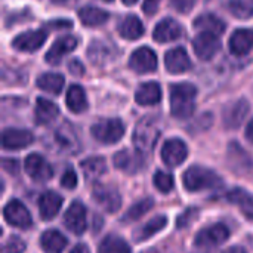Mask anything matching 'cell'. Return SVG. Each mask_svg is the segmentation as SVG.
Instances as JSON below:
<instances>
[{
  "label": "cell",
  "mask_w": 253,
  "mask_h": 253,
  "mask_svg": "<svg viewBox=\"0 0 253 253\" xmlns=\"http://www.w3.org/2000/svg\"><path fill=\"white\" fill-rule=\"evenodd\" d=\"M3 169L9 173H13L16 175L18 173V169H19V165L15 159H3Z\"/></svg>",
  "instance_id": "f6af8a7d"
},
{
  "label": "cell",
  "mask_w": 253,
  "mask_h": 253,
  "mask_svg": "<svg viewBox=\"0 0 253 253\" xmlns=\"http://www.w3.org/2000/svg\"><path fill=\"white\" fill-rule=\"evenodd\" d=\"M153 206H154L153 199H144V200L135 203L132 208H129L127 212L123 215L122 221H123L125 224H126V222H132V221H138V219L142 218L147 212H150Z\"/></svg>",
  "instance_id": "e575fe53"
},
{
  "label": "cell",
  "mask_w": 253,
  "mask_h": 253,
  "mask_svg": "<svg viewBox=\"0 0 253 253\" xmlns=\"http://www.w3.org/2000/svg\"><path fill=\"white\" fill-rule=\"evenodd\" d=\"M77 46V39L74 36H64L61 39H58L49 49V52L46 53V62L52 64V65H56L61 62V59L73 52Z\"/></svg>",
  "instance_id": "d6986e66"
},
{
  "label": "cell",
  "mask_w": 253,
  "mask_h": 253,
  "mask_svg": "<svg viewBox=\"0 0 253 253\" xmlns=\"http://www.w3.org/2000/svg\"><path fill=\"white\" fill-rule=\"evenodd\" d=\"M65 104L71 113H76V114L83 113L87 108V98H86L84 89L79 84H73L67 92Z\"/></svg>",
  "instance_id": "83f0119b"
},
{
  "label": "cell",
  "mask_w": 253,
  "mask_h": 253,
  "mask_svg": "<svg viewBox=\"0 0 253 253\" xmlns=\"http://www.w3.org/2000/svg\"><path fill=\"white\" fill-rule=\"evenodd\" d=\"M68 240L58 230H47L40 237V246L46 253H62Z\"/></svg>",
  "instance_id": "d4e9b609"
},
{
  "label": "cell",
  "mask_w": 253,
  "mask_h": 253,
  "mask_svg": "<svg viewBox=\"0 0 253 253\" xmlns=\"http://www.w3.org/2000/svg\"><path fill=\"white\" fill-rule=\"evenodd\" d=\"M99 253H132L130 246L127 245V242L119 236L110 234L107 236L98 248Z\"/></svg>",
  "instance_id": "836d02e7"
},
{
  "label": "cell",
  "mask_w": 253,
  "mask_h": 253,
  "mask_svg": "<svg viewBox=\"0 0 253 253\" xmlns=\"http://www.w3.org/2000/svg\"><path fill=\"white\" fill-rule=\"evenodd\" d=\"M193 47H194L196 55L200 59L209 61V59H212L219 52V49H221V40L213 33H200L193 40Z\"/></svg>",
  "instance_id": "9c48e42d"
},
{
  "label": "cell",
  "mask_w": 253,
  "mask_h": 253,
  "mask_svg": "<svg viewBox=\"0 0 253 253\" xmlns=\"http://www.w3.org/2000/svg\"><path fill=\"white\" fill-rule=\"evenodd\" d=\"M64 225L74 234L82 236L87 228V219H86V208L80 202L71 203V206L67 209L64 215Z\"/></svg>",
  "instance_id": "4fadbf2b"
},
{
  "label": "cell",
  "mask_w": 253,
  "mask_h": 253,
  "mask_svg": "<svg viewBox=\"0 0 253 253\" xmlns=\"http://www.w3.org/2000/svg\"><path fill=\"white\" fill-rule=\"evenodd\" d=\"M222 253H248L243 248H239V246H234V248H230V249H227L225 252Z\"/></svg>",
  "instance_id": "681fc988"
},
{
  "label": "cell",
  "mask_w": 253,
  "mask_h": 253,
  "mask_svg": "<svg viewBox=\"0 0 253 253\" xmlns=\"http://www.w3.org/2000/svg\"><path fill=\"white\" fill-rule=\"evenodd\" d=\"M122 1H123V3H125L126 6H130V4H135V3H136L138 0H122Z\"/></svg>",
  "instance_id": "f907efd6"
},
{
  "label": "cell",
  "mask_w": 253,
  "mask_h": 253,
  "mask_svg": "<svg viewBox=\"0 0 253 253\" xmlns=\"http://www.w3.org/2000/svg\"><path fill=\"white\" fill-rule=\"evenodd\" d=\"M102 1H108V3H111L113 0H102Z\"/></svg>",
  "instance_id": "816d5d0a"
},
{
  "label": "cell",
  "mask_w": 253,
  "mask_h": 253,
  "mask_svg": "<svg viewBox=\"0 0 253 253\" xmlns=\"http://www.w3.org/2000/svg\"><path fill=\"white\" fill-rule=\"evenodd\" d=\"M53 144L59 153H65V154H73L79 150V141L76 138V133L73 127L68 126L58 127L53 132Z\"/></svg>",
  "instance_id": "ffe728a7"
},
{
  "label": "cell",
  "mask_w": 253,
  "mask_h": 253,
  "mask_svg": "<svg viewBox=\"0 0 253 253\" xmlns=\"http://www.w3.org/2000/svg\"><path fill=\"white\" fill-rule=\"evenodd\" d=\"M47 39L46 30H33L18 34L12 40V46L19 52H36L39 50Z\"/></svg>",
  "instance_id": "7c38bea8"
},
{
  "label": "cell",
  "mask_w": 253,
  "mask_h": 253,
  "mask_svg": "<svg viewBox=\"0 0 253 253\" xmlns=\"http://www.w3.org/2000/svg\"><path fill=\"white\" fill-rule=\"evenodd\" d=\"M168 225V218L165 215H159V216H154L153 219H150L148 222H145L142 227H139L135 234H133V239L136 242H145L148 240L150 237H153L154 234H157L159 231H162L165 227Z\"/></svg>",
  "instance_id": "f1b7e54d"
},
{
  "label": "cell",
  "mask_w": 253,
  "mask_h": 253,
  "mask_svg": "<svg viewBox=\"0 0 253 253\" xmlns=\"http://www.w3.org/2000/svg\"><path fill=\"white\" fill-rule=\"evenodd\" d=\"M33 141H34L33 133L25 129L9 127L4 129L1 135V145L4 150H21L31 145Z\"/></svg>",
  "instance_id": "5bb4252c"
},
{
  "label": "cell",
  "mask_w": 253,
  "mask_h": 253,
  "mask_svg": "<svg viewBox=\"0 0 253 253\" xmlns=\"http://www.w3.org/2000/svg\"><path fill=\"white\" fill-rule=\"evenodd\" d=\"M227 200L233 205H237L240 211L249 218L253 219V194L243 190V188H234L227 194Z\"/></svg>",
  "instance_id": "4316f807"
},
{
  "label": "cell",
  "mask_w": 253,
  "mask_h": 253,
  "mask_svg": "<svg viewBox=\"0 0 253 253\" xmlns=\"http://www.w3.org/2000/svg\"><path fill=\"white\" fill-rule=\"evenodd\" d=\"M144 31L145 28L142 25V21L135 15H127L119 27L120 36L126 40H138L144 34Z\"/></svg>",
  "instance_id": "f546056e"
},
{
  "label": "cell",
  "mask_w": 253,
  "mask_h": 253,
  "mask_svg": "<svg viewBox=\"0 0 253 253\" xmlns=\"http://www.w3.org/2000/svg\"><path fill=\"white\" fill-rule=\"evenodd\" d=\"M228 237H230V230L224 224H215L202 230L196 236L194 245L197 248H213L225 243Z\"/></svg>",
  "instance_id": "52a82bcc"
},
{
  "label": "cell",
  "mask_w": 253,
  "mask_h": 253,
  "mask_svg": "<svg viewBox=\"0 0 253 253\" xmlns=\"http://www.w3.org/2000/svg\"><path fill=\"white\" fill-rule=\"evenodd\" d=\"M92 197L93 200L108 213H114L120 209L122 206V197L120 193L113 188V187H107V185H95L93 191H92Z\"/></svg>",
  "instance_id": "8fae6325"
},
{
  "label": "cell",
  "mask_w": 253,
  "mask_h": 253,
  "mask_svg": "<svg viewBox=\"0 0 253 253\" xmlns=\"http://www.w3.org/2000/svg\"><path fill=\"white\" fill-rule=\"evenodd\" d=\"M182 182L187 191L190 193H197V191H205V190H216L222 185L221 176L202 166H191L184 172Z\"/></svg>",
  "instance_id": "7a4b0ae2"
},
{
  "label": "cell",
  "mask_w": 253,
  "mask_h": 253,
  "mask_svg": "<svg viewBox=\"0 0 253 253\" xmlns=\"http://www.w3.org/2000/svg\"><path fill=\"white\" fill-rule=\"evenodd\" d=\"M3 216L6 219V222L15 228H21V230H27L33 225V218L31 213L28 212V209L25 208L24 203H21L19 200L13 199L10 200L4 209H3Z\"/></svg>",
  "instance_id": "5b68a950"
},
{
  "label": "cell",
  "mask_w": 253,
  "mask_h": 253,
  "mask_svg": "<svg viewBox=\"0 0 253 253\" xmlns=\"http://www.w3.org/2000/svg\"><path fill=\"white\" fill-rule=\"evenodd\" d=\"M228 46H230V50L233 55L243 56V55L249 53L253 47V30L240 28V30L234 31L233 36L230 37Z\"/></svg>",
  "instance_id": "7402d4cb"
},
{
  "label": "cell",
  "mask_w": 253,
  "mask_h": 253,
  "mask_svg": "<svg viewBox=\"0 0 253 253\" xmlns=\"http://www.w3.org/2000/svg\"><path fill=\"white\" fill-rule=\"evenodd\" d=\"M114 166L125 173H136L144 168V159L141 153H130L127 150H122L114 154Z\"/></svg>",
  "instance_id": "e0dca14e"
},
{
  "label": "cell",
  "mask_w": 253,
  "mask_h": 253,
  "mask_svg": "<svg viewBox=\"0 0 253 253\" xmlns=\"http://www.w3.org/2000/svg\"><path fill=\"white\" fill-rule=\"evenodd\" d=\"M70 253H89V248L86 245H77L71 249Z\"/></svg>",
  "instance_id": "7dc6e473"
},
{
  "label": "cell",
  "mask_w": 253,
  "mask_h": 253,
  "mask_svg": "<svg viewBox=\"0 0 253 253\" xmlns=\"http://www.w3.org/2000/svg\"><path fill=\"white\" fill-rule=\"evenodd\" d=\"M228 7L230 12L240 19L253 16V0H230Z\"/></svg>",
  "instance_id": "d590c367"
},
{
  "label": "cell",
  "mask_w": 253,
  "mask_h": 253,
  "mask_svg": "<svg viewBox=\"0 0 253 253\" xmlns=\"http://www.w3.org/2000/svg\"><path fill=\"white\" fill-rule=\"evenodd\" d=\"M194 27L202 30V33H213L216 36L222 34L227 28L225 22L213 13H203L194 19Z\"/></svg>",
  "instance_id": "484cf974"
},
{
  "label": "cell",
  "mask_w": 253,
  "mask_h": 253,
  "mask_svg": "<svg viewBox=\"0 0 253 253\" xmlns=\"http://www.w3.org/2000/svg\"><path fill=\"white\" fill-rule=\"evenodd\" d=\"M197 213H199V209H196V208H190V209H187L179 218H178V221H176V227H179V228H184V227H187L196 216H197Z\"/></svg>",
  "instance_id": "60d3db41"
},
{
  "label": "cell",
  "mask_w": 253,
  "mask_h": 253,
  "mask_svg": "<svg viewBox=\"0 0 253 253\" xmlns=\"http://www.w3.org/2000/svg\"><path fill=\"white\" fill-rule=\"evenodd\" d=\"M25 248V243L19 237H10L3 248V253H24Z\"/></svg>",
  "instance_id": "f35d334b"
},
{
  "label": "cell",
  "mask_w": 253,
  "mask_h": 253,
  "mask_svg": "<svg viewBox=\"0 0 253 253\" xmlns=\"http://www.w3.org/2000/svg\"><path fill=\"white\" fill-rule=\"evenodd\" d=\"M79 18L86 27H99L108 21L110 13L93 6H84L79 10Z\"/></svg>",
  "instance_id": "4dcf8cb0"
},
{
  "label": "cell",
  "mask_w": 253,
  "mask_h": 253,
  "mask_svg": "<svg viewBox=\"0 0 253 253\" xmlns=\"http://www.w3.org/2000/svg\"><path fill=\"white\" fill-rule=\"evenodd\" d=\"M59 116V108L56 107V104H53L52 101L46 99V98H39L36 102V110H34V120L37 125L44 126L49 125L52 122H55Z\"/></svg>",
  "instance_id": "cb8c5ba5"
},
{
  "label": "cell",
  "mask_w": 253,
  "mask_h": 253,
  "mask_svg": "<svg viewBox=\"0 0 253 253\" xmlns=\"http://www.w3.org/2000/svg\"><path fill=\"white\" fill-rule=\"evenodd\" d=\"M165 65L169 73L181 74L191 68V59L184 47H173L165 55Z\"/></svg>",
  "instance_id": "2e32d148"
},
{
  "label": "cell",
  "mask_w": 253,
  "mask_h": 253,
  "mask_svg": "<svg viewBox=\"0 0 253 253\" xmlns=\"http://www.w3.org/2000/svg\"><path fill=\"white\" fill-rule=\"evenodd\" d=\"M129 67L139 74L151 73L157 68V55L148 46H142L130 55Z\"/></svg>",
  "instance_id": "30bf717a"
},
{
  "label": "cell",
  "mask_w": 253,
  "mask_h": 253,
  "mask_svg": "<svg viewBox=\"0 0 253 253\" xmlns=\"http://www.w3.org/2000/svg\"><path fill=\"white\" fill-rule=\"evenodd\" d=\"M162 99V87L157 82H145L142 83L136 93H135V101L139 105H156Z\"/></svg>",
  "instance_id": "603a6c76"
},
{
  "label": "cell",
  "mask_w": 253,
  "mask_h": 253,
  "mask_svg": "<svg viewBox=\"0 0 253 253\" xmlns=\"http://www.w3.org/2000/svg\"><path fill=\"white\" fill-rule=\"evenodd\" d=\"M246 138H248L249 142H252L253 144V119L249 122V125H248V127H246Z\"/></svg>",
  "instance_id": "c3c4849f"
},
{
  "label": "cell",
  "mask_w": 253,
  "mask_h": 253,
  "mask_svg": "<svg viewBox=\"0 0 253 253\" xmlns=\"http://www.w3.org/2000/svg\"><path fill=\"white\" fill-rule=\"evenodd\" d=\"M49 28H71L73 27V22L68 21V19H61V21H52L47 24Z\"/></svg>",
  "instance_id": "bcb514c9"
},
{
  "label": "cell",
  "mask_w": 253,
  "mask_h": 253,
  "mask_svg": "<svg viewBox=\"0 0 253 253\" xmlns=\"http://www.w3.org/2000/svg\"><path fill=\"white\" fill-rule=\"evenodd\" d=\"M90 133L102 144H116L125 135V125L120 119L99 120L90 127Z\"/></svg>",
  "instance_id": "277c9868"
},
{
  "label": "cell",
  "mask_w": 253,
  "mask_h": 253,
  "mask_svg": "<svg viewBox=\"0 0 253 253\" xmlns=\"http://www.w3.org/2000/svg\"><path fill=\"white\" fill-rule=\"evenodd\" d=\"M87 55L93 64H104L110 58V47L102 42H93L87 50Z\"/></svg>",
  "instance_id": "8d00e7d4"
},
{
  "label": "cell",
  "mask_w": 253,
  "mask_h": 253,
  "mask_svg": "<svg viewBox=\"0 0 253 253\" xmlns=\"http://www.w3.org/2000/svg\"><path fill=\"white\" fill-rule=\"evenodd\" d=\"M188 156V148L182 139L172 138L168 139L162 148V160L169 168H176L185 162Z\"/></svg>",
  "instance_id": "ba28073f"
},
{
  "label": "cell",
  "mask_w": 253,
  "mask_h": 253,
  "mask_svg": "<svg viewBox=\"0 0 253 253\" xmlns=\"http://www.w3.org/2000/svg\"><path fill=\"white\" fill-rule=\"evenodd\" d=\"M87 181H96L107 172V163L102 157H89L80 163Z\"/></svg>",
  "instance_id": "1f68e13d"
},
{
  "label": "cell",
  "mask_w": 253,
  "mask_h": 253,
  "mask_svg": "<svg viewBox=\"0 0 253 253\" xmlns=\"http://www.w3.org/2000/svg\"><path fill=\"white\" fill-rule=\"evenodd\" d=\"M68 70H70L71 74H74V76H77V77L84 74V67H83V64H82L79 59H71V61L68 62Z\"/></svg>",
  "instance_id": "ee69618b"
},
{
  "label": "cell",
  "mask_w": 253,
  "mask_h": 253,
  "mask_svg": "<svg viewBox=\"0 0 253 253\" xmlns=\"http://www.w3.org/2000/svg\"><path fill=\"white\" fill-rule=\"evenodd\" d=\"M154 185L156 188L160 191V193H170L173 190V185H175V181H173V176L169 173V172H163V170H157L156 175H154Z\"/></svg>",
  "instance_id": "74e56055"
},
{
  "label": "cell",
  "mask_w": 253,
  "mask_h": 253,
  "mask_svg": "<svg viewBox=\"0 0 253 253\" xmlns=\"http://www.w3.org/2000/svg\"><path fill=\"white\" fill-rule=\"evenodd\" d=\"M181 36H182V28L172 18L162 19L153 31V39L159 43L173 42V40H178Z\"/></svg>",
  "instance_id": "ac0fdd59"
},
{
  "label": "cell",
  "mask_w": 253,
  "mask_h": 253,
  "mask_svg": "<svg viewBox=\"0 0 253 253\" xmlns=\"http://www.w3.org/2000/svg\"><path fill=\"white\" fill-rule=\"evenodd\" d=\"M160 1H162V0H144V4H142V9H144V12H145L148 16L154 15V13L159 10Z\"/></svg>",
  "instance_id": "7bdbcfd3"
},
{
  "label": "cell",
  "mask_w": 253,
  "mask_h": 253,
  "mask_svg": "<svg viewBox=\"0 0 253 253\" xmlns=\"http://www.w3.org/2000/svg\"><path fill=\"white\" fill-rule=\"evenodd\" d=\"M64 76L58 74V73H44L42 76L37 77V86L39 89L49 92V93H59L64 87Z\"/></svg>",
  "instance_id": "d6a6232c"
},
{
  "label": "cell",
  "mask_w": 253,
  "mask_h": 253,
  "mask_svg": "<svg viewBox=\"0 0 253 253\" xmlns=\"http://www.w3.org/2000/svg\"><path fill=\"white\" fill-rule=\"evenodd\" d=\"M24 168H25L27 175L36 182H46V181L52 179V176H53L52 166L44 160L43 156L36 154V153L27 156V159L24 162Z\"/></svg>",
  "instance_id": "8992f818"
},
{
  "label": "cell",
  "mask_w": 253,
  "mask_h": 253,
  "mask_svg": "<svg viewBox=\"0 0 253 253\" xmlns=\"http://www.w3.org/2000/svg\"><path fill=\"white\" fill-rule=\"evenodd\" d=\"M160 138V127L153 117H144L133 130V145L138 153L150 154Z\"/></svg>",
  "instance_id": "3957f363"
},
{
  "label": "cell",
  "mask_w": 253,
  "mask_h": 253,
  "mask_svg": "<svg viewBox=\"0 0 253 253\" xmlns=\"http://www.w3.org/2000/svg\"><path fill=\"white\" fill-rule=\"evenodd\" d=\"M61 185L67 190H74L77 187V173L73 169H67L61 178Z\"/></svg>",
  "instance_id": "ab89813d"
},
{
  "label": "cell",
  "mask_w": 253,
  "mask_h": 253,
  "mask_svg": "<svg viewBox=\"0 0 253 253\" xmlns=\"http://www.w3.org/2000/svg\"><path fill=\"white\" fill-rule=\"evenodd\" d=\"M249 102L246 99H240L233 102L231 105H228L224 111V123L228 129H236L239 127L243 120L246 119V116L249 114Z\"/></svg>",
  "instance_id": "44dd1931"
},
{
  "label": "cell",
  "mask_w": 253,
  "mask_h": 253,
  "mask_svg": "<svg viewBox=\"0 0 253 253\" xmlns=\"http://www.w3.org/2000/svg\"><path fill=\"white\" fill-rule=\"evenodd\" d=\"M196 1L197 0H170L172 6L181 13H188L196 6Z\"/></svg>",
  "instance_id": "b9f144b4"
},
{
  "label": "cell",
  "mask_w": 253,
  "mask_h": 253,
  "mask_svg": "<svg viewBox=\"0 0 253 253\" xmlns=\"http://www.w3.org/2000/svg\"><path fill=\"white\" fill-rule=\"evenodd\" d=\"M197 87L191 83H178L170 87V113L176 119H188L196 108Z\"/></svg>",
  "instance_id": "6da1fadb"
},
{
  "label": "cell",
  "mask_w": 253,
  "mask_h": 253,
  "mask_svg": "<svg viewBox=\"0 0 253 253\" xmlns=\"http://www.w3.org/2000/svg\"><path fill=\"white\" fill-rule=\"evenodd\" d=\"M145 253H156V252H151V251H150V252H145Z\"/></svg>",
  "instance_id": "f5cc1de1"
},
{
  "label": "cell",
  "mask_w": 253,
  "mask_h": 253,
  "mask_svg": "<svg viewBox=\"0 0 253 253\" xmlns=\"http://www.w3.org/2000/svg\"><path fill=\"white\" fill-rule=\"evenodd\" d=\"M62 197L55 191H44L39 197V213L43 221H52L62 208Z\"/></svg>",
  "instance_id": "9a60e30c"
}]
</instances>
